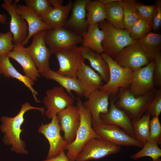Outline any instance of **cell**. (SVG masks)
<instances>
[{
    "mask_svg": "<svg viewBox=\"0 0 161 161\" xmlns=\"http://www.w3.org/2000/svg\"><path fill=\"white\" fill-rule=\"evenodd\" d=\"M44 108L32 106L29 103L27 102L22 105L19 112L14 117L4 116L1 117L2 124L0 129L4 134L2 141L6 145L11 146L12 151L22 154H28V151L25 149V142L20 138L21 134L24 130L21 129V126L24 121V114L28 111L35 109L39 111L44 115Z\"/></svg>",
    "mask_w": 161,
    "mask_h": 161,
    "instance_id": "cell-1",
    "label": "cell"
},
{
    "mask_svg": "<svg viewBox=\"0 0 161 161\" xmlns=\"http://www.w3.org/2000/svg\"><path fill=\"white\" fill-rule=\"evenodd\" d=\"M78 97L77 102L80 116L79 126L74 140L67 144L64 150L67 151V157L70 161H75L77 156L85 145L90 140L99 138L92 126V117L90 112L83 105Z\"/></svg>",
    "mask_w": 161,
    "mask_h": 161,
    "instance_id": "cell-2",
    "label": "cell"
},
{
    "mask_svg": "<svg viewBox=\"0 0 161 161\" xmlns=\"http://www.w3.org/2000/svg\"><path fill=\"white\" fill-rule=\"evenodd\" d=\"M99 23V27L104 35L102 43L103 53L113 59L124 48L136 41L132 38L127 30L117 29L107 20Z\"/></svg>",
    "mask_w": 161,
    "mask_h": 161,
    "instance_id": "cell-3",
    "label": "cell"
},
{
    "mask_svg": "<svg viewBox=\"0 0 161 161\" xmlns=\"http://www.w3.org/2000/svg\"><path fill=\"white\" fill-rule=\"evenodd\" d=\"M157 91L155 89L145 95L136 97L129 89L124 88L115 104L126 113L132 122L140 119L145 113Z\"/></svg>",
    "mask_w": 161,
    "mask_h": 161,
    "instance_id": "cell-4",
    "label": "cell"
},
{
    "mask_svg": "<svg viewBox=\"0 0 161 161\" xmlns=\"http://www.w3.org/2000/svg\"><path fill=\"white\" fill-rule=\"evenodd\" d=\"M100 55L108 65L110 76L108 82L99 89L108 93L110 96L116 94L120 88H125L129 86L134 71L120 66L106 54L102 53Z\"/></svg>",
    "mask_w": 161,
    "mask_h": 161,
    "instance_id": "cell-5",
    "label": "cell"
},
{
    "mask_svg": "<svg viewBox=\"0 0 161 161\" xmlns=\"http://www.w3.org/2000/svg\"><path fill=\"white\" fill-rule=\"evenodd\" d=\"M44 40L52 54L68 47L82 43V36L72 30L62 27L46 30Z\"/></svg>",
    "mask_w": 161,
    "mask_h": 161,
    "instance_id": "cell-6",
    "label": "cell"
},
{
    "mask_svg": "<svg viewBox=\"0 0 161 161\" xmlns=\"http://www.w3.org/2000/svg\"><path fill=\"white\" fill-rule=\"evenodd\" d=\"M45 31H41L34 35L31 44L28 47H24L25 50L33 60L41 75L43 77L50 69L49 59L52 55L45 41Z\"/></svg>",
    "mask_w": 161,
    "mask_h": 161,
    "instance_id": "cell-7",
    "label": "cell"
},
{
    "mask_svg": "<svg viewBox=\"0 0 161 161\" xmlns=\"http://www.w3.org/2000/svg\"><path fill=\"white\" fill-rule=\"evenodd\" d=\"M59 64L56 72L63 75L77 78L76 74L81 63L84 62L79 47L72 45L59 50L54 54Z\"/></svg>",
    "mask_w": 161,
    "mask_h": 161,
    "instance_id": "cell-8",
    "label": "cell"
},
{
    "mask_svg": "<svg viewBox=\"0 0 161 161\" xmlns=\"http://www.w3.org/2000/svg\"><path fill=\"white\" fill-rule=\"evenodd\" d=\"M120 146L104 140L94 138L89 140L77 155L75 161L98 160L118 153Z\"/></svg>",
    "mask_w": 161,
    "mask_h": 161,
    "instance_id": "cell-9",
    "label": "cell"
},
{
    "mask_svg": "<svg viewBox=\"0 0 161 161\" xmlns=\"http://www.w3.org/2000/svg\"><path fill=\"white\" fill-rule=\"evenodd\" d=\"M18 0H4L1 7L10 16V31L13 35V42L15 47L23 46L28 35L27 23L24 19L16 12Z\"/></svg>",
    "mask_w": 161,
    "mask_h": 161,
    "instance_id": "cell-10",
    "label": "cell"
},
{
    "mask_svg": "<svg viewBox=\"0 0 161 161\" xmlns=\"http://www.w3.org/2000/svg\"><path fill=\"white\" fill-rule=\"evenodd\" d=\"M46 94L43 102L47 108L45 114L49 119L68 107L73 105L75 101L74 98L61 86H54L47 90Z\"/></svg>",
    "mask_w": 161,
    "mask_h": 161,
    "instance_id": "cell-11",
    "label": "cell"
},
{
    "mask_svg": "<svg viewBox=\"0 0 161 161\" xmlns=\"http://www.w3.org/2000/svg\"><path fill=\"white\" fill-rule=\"evenodd\" d=\"M100 139L113 144L142 148L143 144L115 125L103 123L93 128Z\"/></svg>",
    "mask_w": 161,
    "mask_h": 161,
    "instance_id": "cell-12",
    "label": "cell"
},
{
    "mask_svg": "<svg viewBox=\"0 0 161 161\" xmlns=\"http://www.w3.org/2000/svg\"><path fill=\"white\" fill-rule=\"evenodd\" d=\"M155 65L153 60L145 66L134 71L129 89L135 97L145 95L155 89L153 80Z\"/></svg>",
    "mask_w": 161,
    "mask_h": 161,
    "instance_id": "cell-13",
    "label": "cell"
},
{
    "mask_svg": "<svg viewBox=\"0 0 161 161\" xmlns=\"http://www.w3.org/2000/svg\"><path fill=\"white\" fill-rule=\"evenodd\" d=\"M119 66L136 70L151 62L137 40L126 46L113 59Z\"/></svg>",
    "mask_w": 161,
    "mask_h": 161,
    "instance_id": "cell-14",
    "label": "cell"
},
{
    "mask_svg": "<svg viewBox=\"0 0 161 161\" xmlns=\"http://www.w3.org/2000/svg\"><path fill=\"white\" fill-rule=\"evenodd\" d=\"M49 123H42L38 129V132L43 134L48 140L49 148L47 159L53 158L62 151L64 150L67 141L62 137L57 115L54 116Z\"/></svg>",
    "mask_w": 161,
    "mask_h": 161,
    "instance_id": "cell-15",
    "label": "cell"
},
{
    "mask_svg": "<svg viewBox=\"0 0 161 161\" xmlns=\"http://www.w3.org/2000/svg\"><path fill=\"white\" fill-rule=\"evenodd\" d=\"M61 131L64 133L68 144L75 140L80 120L79 109L77 106H71L57 114Z\"/></svg>",
    "mask_w": 161,
    "mask_h": 161,
    "instance_id": "cell-16",
    "label": "cell"
},
{
    "mask_svg": "<svg viewBox=\"0 0 161 161\" xmlns=\"http://www.w3.org/2000/svg\"><path fill=\"white\" fill-rule=\"evenodd\" d=\"M109 96L108 93L98 89L92 93L87 100L82 103L83 106L91 114L93 128L103 123L100 116L108 112Z\"/></svg>",
    "mask_w": 161,
    "mask_h": 161,
    "instance_id": "cell-17",
    "label": "cell"
},
{
    "mask_svg": "<svg viewBox=\"0 0 161 161\" xmlns=\"http://www.w3.org/2000/svg\"><path fill=\"white\" fill-rule=\"evenodd\" d=\"M76 77L83 89L84 97L86 99L103 85V81L100 75L84 62L80 64Z\"/></svg>",
    "mask_w": 161,
    "mask_h": 161,
    "instance_id": "cell-18",
    "label": "cell"
},
{
    "mask_svg": "<svg viewBox=\"0 0 161 161\" xmlns=\"http://www.w3.org/2000/svg\"><path fill=\"white\" fill-rule=\"evenodd\" d=\"M100 117L103 123L117 126L134 138L131 120L124 111L116 106L114 100H111L108 112L105 114H100Z\"/></svg>",
    "mask_w": 161,
    "mask_h": 161,
    "instance_id": "cell-19",
    "label": "cell"
},
{
    "mask_svg": "<svg viewBox=\"0 0 161 161\" xmlns=\"http://www.w3.org/2000/svg\"><path fill=\"white\" fill-rule=\"evenodd\" d=\"M6 56L17 61L22 67L25 75L34 82L41 77L34 62L25 50L24 46H14L13 49Z\"/></svg>",
    "mask_w": 161,
    "mask_h": 161,
    "instance_id": "cell-20",
    "label": "cell"
},
{
    "mask_svg": "<svg viewBox=\"0 0 161 161\" xmlns=\"http://www.w3.org/2000/svg\"><path fill=\"white\" fill-rule=\"evenodd\" d=\"M87 0H77L73 3L72 12L65 27L81 35L88 29L86 6Z\"/></svg>",
    "mask_w": 161,
    "mask_h": 161,
    "instance_id": "cell-21",
    "label": "cell"
},
{
    "mask_svg": "<svg viewBox=\"0 0 161 161\" xmlns=\"http://www.w3.org/2000/svg\"><path fill=\"white\" fill-rule=\"evenodd\" d=\"M16 11L26 21L28 26V35L23 44L24 46L32 37L38 32L50 29L40 17L26 5H17Z\"/></svg>",
    "mask_w": 161,
    "mask_h": 161,
    "instance_id": "cell-22",
    "label": "cell"
},
{
    "mask_svg": "<svg viewBox=\"0 0 161 161\" xmlns=\"http://www.w3.org/2000/svg\"><path fill=\"white\" fill-rule=\"evenodd\" d=\"M73 3L72 1L70 0L65 5H58L53 7L48 13L40 18L50 29L65 27Z\"/></svg>",
    "mask_w": 161,
    "mask_h": 161,
    "instance_id": "cell-23",
    "label": "cell"
},
{
    "mask_svg": "<svg viewBox=\"0 0 161 161\" xmlns=\"http://www.w3.org/2000/svg\"><path fill=\"white\" fill-rule=\"evenodd\" d=\"M0 70L1 74L5 77L16 79L23 83L32 93L35 101L37 103L41 102L37 97L38 92L33 87L34 82L19 73L10 62L9 58L6 56L0 55Z\"/></svg>",
    "mask_w": 161,
    "mask_h": 161,
    "instance_id": "cell-24",
    "label": "cell"
},
{
    "mask_svg": "<svg viewBox=\"0 0 161 161\" xmlns=\"http://www.w3.org/2000/svg\"><path fill=\"white\" fill-rule=\"evenodd\" d=\"M45 78L55 81L65 89L67 93L75 98L71 93L74 91L79 97L84 96V92L77 78L71 77L60 75L50 69L43 76Z\"/></svg>",
    "mask_w": 161,
    "mask_h": 161,
    "instance_id": "cell-25",
    "label": "cell"
},
{
    "mask_svg": "<svg viewBox=\"0 0 161 161\" xmlns=\"http://www.w3.org/2000/svg\"><path fill=\"white\" fill-rule=\"evenodd\" d=\"M79 48L84 59L89 61L92 67L97 72L103 81L107 83L109 79V69L107 63L100 54L82 46Z\"/></svg>",
    "mask_w": 161,
    "mask_h": 161,
    "instance_id": "cell-26",
    "label": "cell"
},
{
    "mask_svg": "<svg viewBox=\"0 0 161 161\" xmlns=\"http://www.w3.org/2000/svg\"><path fill=\"white\" fill-rule=\"evenodd\" d=\"M82 46L100 54L103 52L102 45L104 35L98 24L88 26L87 30L82 33Z\"/></svg>",
    "mask_w": 161,
    "mask_h": 161,
    "instance_id": "cell-27",
    "label": "cell"
},
{
    "mask_svg": "<svg viewBox=\"0 0 161 161\" xmlns=\"http://www.w3.org/2000/svg\"><path fill=\"white\" fill-rule=\"evenodd\" d=\"M137 41L150 61L154 60L161 52V35L160 34L150 32Z\"/></svg>",
    "mask_w": 161,
    "mask_h": 161,
    "instance_id": "cell-28",
    "label": "cell"
},
{
    "mask_svg": "<svg viewBox=\"0 0 161 161\" xmlns=\"http://www.w3.org/2000/svg\"><path fill=\"white\" fill-rule=\"evenodd\" d=\"M86 9L87 11L86 20L88 26L107 20L104 6L98 0H87Z\"/></svg>",
    "mask_w": 161,
    "mask_h": 161,
    "instance_id": "cell-29",
    "label": "cell"
},
{
    "mask_svg": "<svg viewBox=\"0 0 161 161\" xmlns=\"http://www.w3.org/2000/svg\"><path fill=\"white\" fill-rule=\"evenodd\" d=\"M104 6L107 20L115 27L124 29L122 0H119Z\"/></svg>",
    "mask_w": 161,
    "mask_h": 161,
    "instance_id": "cell-30",
    "label": "cell"
},
{
    "mask_svg": "<svg viewBox=\"0 0 161 161\" xmlns=\"http://www.w3.org/2000/svg\"><path fill=\"white\" fill-rule=\"evenodd\" d=\"M151 117L145 114L140 119L132 122L134 138L143 145L148 140Z\"/></svg>",
    "mask_w": 161,
    "mask_h": 161,
    "instance_id": "cell-31",
    "label": "cell"
},
{
    "mask_svg": "<svg viewBox=\"0 0 161 161\" xmlns=\"http://www.w3.org/2000/svg\"><path fill=\"white\" fill-rule=\"evenodd\" d=\"M122 1L124 28L129 30L140 17L137 9V3L135 0Z\"/></svg>",
    "mask_w": 161,
    "mask_h": 161,
    "instance_id": "cell-32",
    "label": "cell"
},
{
    "mask_svg": "<svg viewBox=\"0 0 161 161\" xmlns=\"http://www.w3.org/2000/svg\"><path fill=\"white\" fill-rule=\"evenodd\" d=\"M152 29V24L140 18L128 30L132 38L138 40L143 38Z\"/></svg>",
    "mask_w": 161,
    "mask_h": 161,
    "instance_id": "cell-33",
    "label": "cell"
},
{
    "mask_svg": "<svg viewBox=\"0 0 161 161\" xmlns=\"http://www.w3.org/2000/svg\"><path fill=\"white\" fill-rule=\"evenodd\" d=\"M142 148L141 150L131 155V158L136 160L148 156L151 157L154 160L160 158L161 156V149L156 143L147 141Z\"/></svg>",
    "mask_w": 161,
    "mask_h": 161,
    "instance_id": "cell-34",
    "label": "cell"
},
{
    "mask_svg": "<svg viewBox=\"0 0 161 161\" xmlns=\"http://www.w3.org/2000/svg\"><path fill=\"white\" fill-rule=\"evenodd\" d=\"M26 6L41 17L48 13L52 7L48 0H24Z\"/></svg>",
    "mask_w": 161,
    "mask_h": 161,
    "instance_id": "cell-35",
    "label": "cell"
},
{
    "mask_svg": "<svg viewBox=\"0 0 161 161\" xmlns=\"http://www.w3.org/2000/svg\"><path fill=\"white\" fill-rule=\"evenodd\" d=\"M150 132L148 141L158 145L161 144V124L158 117H154L150 120Z\"/></svg>",
    "mask_w": 161,
    "mask_h": 161,
    "instance_id": "cell-36",
    "label": "cell"
},
{
    "mask_svg": "<svg viewBox=\"0 0 161 161\" xmlns=\"http://www.w3.org/2000/svg\"><path fill=\"white\" fill-rule=\"evenodd\" d=\"M13 35L10 31L0 33V55L6 56L14 47Z\"/></svg>",
    "mask_w": 161,
    "mask_h": 161,
    "instance_id": "cell-37",
    "label": "cell"
},
{
    "mask_svg": "<svg viewBox=\"0 0 161 161\" xmlns=\"http://www.w3.org/2000/svg\"><path fill=\"white\" fill-rule=\"evenodd\" d=\"M137 9L140 18L152 24L156 11V4L155 5H147L137 3Z\"/></svg>",
    "mask_w": 161,
    "mask_h": 161,
    "instance_id": "cell-38",
    "label": "cell"
},
{
    "mask_svg": "<svg viewBox=\"0 0 161 161\" xmlns=\"http://www.w3.org/2000/svg\"><path fill=\"white\" fill-rule=\"evenodd\" d=\"M161 112V89L157 90L156 93L145 114L152 117H159Z\"/></svg>",
    "mask_w": 161,
    "mask_h": 161,
    "instance_id": "cell-39",
    "label": "cell"
},
{
    "mask_svg": "<svg viewBox=\"0 0 161 161\" xmlns=\"http://www.w3.org/2000/svg\"><path fill=\"white\" fill-rule=\"evenodd\" d=\"M155 65L154 72L153 80L154 86L161 87V54H158L154 58Z\"/></svg>",
    "mask_w": 161,
    "mask_h": 161,
    "instance_id": "cell-40",
    "label": "cell"
},
{
    "mask_svg": "<svg viewBox=\"0 0 161 161\" xmlns=\"http://www.w3.org/2000/svg\"><path fill=\"white\" fill-rule=\"evenodd\" d=\"M156 4V11L152 23V29L154 31H157L161 26V0L157 1Z\"/></svg>",
    "mask_w": 161,
    "mask_h": 161,
    "instance_id": "cell-41",
    "label": "cell"
},
{
    "mask_svg": "<svg viewBox=\"0 0 161 161\" xmlns=\"http://www.w3.org/2000/svg\"><path fill=\"white\" fill-rule=\"evenodd\" d=\"M42 161H70L67 157L64 152V150L62 151L58 155L50 159Z\"/></svg>",
    "mask_w": 161,
    "mask_h": 161,
    "instance_id": "cell-42",
    "label": "cell"
},
{
    "mask_svg": "<svg viewBox=\"0 0 161 161\" xmlns=\"http://www.w3.org/2000/svg\"><path fill=\"white\" fill-rule=\"evenodd\" d=\"M52 7L58 5H62L64 1L62 0H48Z\"/></svg>",
    "mask_w": 161,
    "mask_h": 161,
    "instance_id": "cell-43",
    "label": "cell"
},
{
    "mask_svg": "<svg viewBox=\"0 0 161 161\" xmlns=\"http://www.w3.org/2000/svg\"><path fill=\"white\" fill-rule=\"evenodd\" d=\"M119 0H98V1L104 5L109 4Z\"/></svg>",
    "mask_w": 161,
    "mask_h": 161,
    "instance_id": "cell-44",
    "label": "cell"
},
{
    "mask_svg": "<svg viewBox=\"0 0 161 161\" xmlns=\"http://www.w3.org/2000/svg\"><path fill=\"white\" fill-rule=\"evenodd\" d=\"M7 21V16L4 15L0 14V23L4 24L6 23Z\"/></svg>",
    "mask_w": 161,
    "mask_h": 161,
    "instance_id": "cell-45",
    "label": "cell"
},
{
    "mask_svg": "<svg viewBox=\"0 0 161 161\" xmlns=\"http://www.w3.org/2000/svg\"><path fill=\"white\" fill-rule=\"evenodd\" d=\"M153 161H161L160 158L158 159H157V160H153Z\"/></svg>",
    "mask_w": 161,
    "mask_h": 161,
    "instance_id": "cell-46",
    "label": "cell"
},
{
    "mask_svg": "<svg viewBox=\"0 0 161 161\" xmlns=\"http://www.w3.org/2000/svg\"><path fill=\"white\" fill-rule=\"evenodd\" d=\"M1 71H0V75H1Z\"/></svg>",
    "mask_w": 161,
    "mask_h": 161,
    "instance_id": "cell-47",
    "label": "cell"
}]
</instances>
